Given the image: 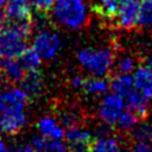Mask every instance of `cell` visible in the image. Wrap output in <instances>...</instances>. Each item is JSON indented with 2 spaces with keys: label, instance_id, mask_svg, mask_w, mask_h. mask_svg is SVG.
I'll return each mask as SVG.
<instances>
[{
  "label": "cell",
  "instance_id": "6da1fadb",
  "mask_svg": "<svg viewBox=\"0 0 152 152\" xmlns=\"http://www.w3.org/2000/svg\"><path fill=\"white\" fill-rule=\"evenodd\" d=\"M55 15L61 24L71 28L83 27L88 23L87 7L83 0H57Z\"/></svg>",
  "mask_w": 152,
  "mask_h": 152
},
{
  "label": "cell",
  "instance_id": "7a4b0ae2",
  "mask_svg": "<svg viewBox=\"0 0 152 152\" xmlns=\"http://www.w3.org/2000/svg\"><path fill=\"white\" fill-rule=\"evenodd\" d=\"M78 61L95 76H103L108 74L113 64L114 56L112 51L107 49L96 50L93 48H86L78 52Z\"/></svg>",
  "mask_w": 152,
  "mask_h": 152
},
{
  "label": "cell",
  "instance_id": "3957f363",
  "mask_svg": "<svg viewBox=\"0 0 152 152\" xmlns=\"http://www.w3.org/2000/svg\"><path fill=\"white\" fill-rule=\"evenodd\" d=\"M26 39L10 28H4L0 33V57L18 58L26 50Z\"/></svg>",
  "mask_w": 152,
  "mask_h": 152
},
{
  "label": "cell",
  "instance_id": "277c9868",
  "mask_svg": "<svg viewBox=\"0 0 152 152\" xmlns=\"http://www.w3.org/2000/svg\"><path fill=\"white\" fill-rule=\"evenodd\" d=\"M141 0H124L120 2L115 15L116 25L122 28H132L138 25V14Z\"/></svg>",
  "mask_w": 152,
  "mask_h": 152
},
{
  "label": "cell",
  "instance_id": "5b68a950",
  "mask_svg": "<svg viewBox=\"0 0 152 152\" xmlns=\"http://www.w3.org/2000/svg\"><path fill=\"white\" fill-rule=\"evenodd\" d=\"M27 96L21 89L8 88L0 93V112L13 113L21 112L26 106Z\"/></svg>",
  "mask_w": 152,
  "mask_h": 152
},
{
  "label": "cell",
  "instance_id": "8992f818",
  "mask_svg": "<svg viewBox=\"0 0 152 152\" xmlns=\"http://www.w3.org/2000/svg\"><path fill=\"white\" fill-rule=\"evenodd\" d=\"M61 46L59 37L52 32H40L34 39V49L44 59H51Z\"/></svg>",
  "mask_w": 152,
  "mask_h": 152
},
{
  "label": "cell",
  "instance_id": "52a82bcc",
  "mask_svg": "<svg viewBox=\"0 0 152 152\" xmlns=\"http://www.w3.org/2000/svg\"><path fill=\"white\" fill-rule=\"evenodd\" d=\"M122 110H124L122 97H120L116 94H113V95H108L103 99V101L101 102L99 113H100L101 119L104 122H107L109 125H114V124H116Z\"/></svg>",
  "mask_w": 152,
  "mask_h": 152
},
{
  "label": "cell",
  "instance_id": "ba28073f",
  "mask_svg": "<svg viewBox=\"0 0 152 152\" xmlns=\"http://www.w3.org/2000/svg\"><path fill=\"white\" fill-rule=\"evenodd\" d=\"M20 84H21V90L27 96V100L34 101L43 93L44 80L42 74L38 70L26 71L24 78L20 81Z\"/></svg>",
  "mask_w": 152,
  "mask_h": 152
},
{
  "label": "cell",
  "instance_id": "9c48e42d",
  "mask_svg": "<svg viewBox=\"0 0 152 152\" xmlns=\"http://www.w3.org/2000/svg\"><path fill=\"white\" fill-rule=\"evenodd\" d=\"M148 97H146L138 89H132L126 96V109L131 110L139 121L146 120L148 115Z\"/></svg>",
  "mask_w": 152,
  "mask_h": 152
},
{
  "label": "cell",
  "instance_id": "30bf717a",
  "mask_svg": "<svg viewBox=\"0 0 152 152\" xmlns=\"http://www.w3.org/2000/svg\"><path fill=\"white\" fill-rule=\"evenodd\" d=\"M56 115L58 120L61 121V124L65 126L66 128L68 127H81L83 125V113L77 106L72 103L65 104L58 108L56 110Z\"/></svg>",
  "mask_w": 152,
  "mask_h": 152
},
{
  "label": "cell",
  "instance_id": "8fae6325",
  "mask_svg": "<svg viewBox=\"0 0 152 152\" xmlns=\"http://www.w3.org/2000/svg\"><path fill=\"white\" fill-rule=\"evenodd\" d=\"M0 69L5 75L6 80L8 81V83L20 82L26 74V70L24 69L23 64L17 58L0 57Z\"/></svg>",
  "mask_w": 152,
  "mask_h": 152
},
{
  "label": "cell",
  "instance_id": "7c38bea8",
  "mask_svg": "<svg viewBox=\"0 0 152 152\" xmlns=\"http://www.w3.org/2000/svg\"><path fill=\"white\" fill-rule=\"evenodd\" d=\"M5 19H21L31 17L30 0H8L4 10Z\"/></svg>",
  "mask_w": 152,
  "mask_h": 152
},
{
  "label": "cell",
  "instance_id": "4fadbf2b",
  "mask_svg": "<svg viewBox=\"0 0 152 152\" xmlns=\"http://www.w3.org/2000/svg\"><path fill=\"white\" fill-rule=\"evenodd\" d=\"M133 86L146 97L152 99V71L147 66H139L133 76Z\"/></svg>",
  "mask_w": 152,
  "mask_h": 152
},
{
  "label": "cell",
  "instance_id": "5bb4252c",
  "mask_svg": "<svg viewBox=\"0 0 152 152\" xmlns=\"http://www.w3.org/2000/svg\"><path fill=\"white\" fill-rule=\"evenodd\" d=\"M1 125L2 131H5L8 134H15L18 133L26 124V118L21 112H13V113H2Z\"/></svg>",
  "mask_w": 152,
  "mask_h": 152
},
{
  "label": "cell",
  "instance_id": "9a60e30c",
  "mask_svg": "<svg viewBox=\"0 0 152 152\" xmlns=\"http://www.w3.org/2000/svg\"><path fill=\"white\" fill-rule=\"evenodd\" d=\"M133 78L131 77L129 74H121V75H115L112 77L109 81V88L110 90L119 95L120 97H126L129 91L133 89Z\"/></svg>",
  "mask_w": 152,
  "mask_h": 152
},
{
  "label": "cell",
  "instance_id": "2e32d148",
  "mask_svg": "<svg viewBox=\"0 0 152 152\" xmlns=\"http://www.w3.org/2000/svg\"><path fill=\"white\" fill-rule=\"evenodd\" d=\"M38 129L42 132L43 135H45L49 139L52 140H61L64 138V131L56 124L53 119L50 118H43L39 120L37 125Z\"/></svg>",
  "mask_w": 152,
  "mask_h": 152
},
{
  "label": "cell",
  "instance_id": "e0dca14e",
  "mask_svg": "<svg viewBox=\"0 0 152 152\" xmlns=\"http://www.w3.org/2000/svg\"><path fill=\"white\" fill-rule=\"evenodd\" d=\"M120 2V0H99V2L94 5L93 11L101 18L115 19Z\"/></svg>",
  "mask_w": 152,
  "mask_h": 152
},
{
  "label": "cell",
  "instance_id": "ac0fdd59",
  "mask_svg": "<svg viewBox=\"0 0 152 152\" xmlns=\"http://www.w3.org/2000/svg\"><path fill=\"white\" fill-rule=\"evenodd\" d=\"M132 138L138 142L144 144H152V125L145 120L137 124L131 129Z\"/></svg>",
  "mask_w": 152,
  "mask_h": 152
},
{
  "label": "cell",
  "instance_id": "d6986e66",
  "mask_svg": "<svg viewBox=\"0 0 152 152\" xmlns=\"http://www.w3.org/2000/svg\"><path fill=\"white\" fill-rule=\"evenodd\" d=\"M90 152H121V148L114 138L99 137L93 140Z\"/></svg>",
  "mask_w": 152,
  "mask_h": 152
},
{
  "label": "cell",
  "instance_id": "ffe728a7",
  "mask_svg": "<svg viewBox=\"0 0 152 152\" xmlns=\"http://www.w3.org/2000/svg\"><path fill=\"white\" fill-rule=\"evenodd\" d=\"M26 71L38 70L40 65V56L34 48H26V50L18 57Z\"/></svg>",
  "mask_w": 152,
  "mask_h": 152
},
{
  "label": "cell",
  "instance_id": "44dd1931",
  "mask_svg": "<svg viewBox=\"0 0 152 152\" xmlns=\"http://www.w3.org/2000/svg\"><path fill=\"white\" fill-rule=\"evenodd\" d=\"M109 87V83L104 78H97V77H84L82 89L84 93L88 94H102L104 93Z\"/></svg>",
  "mask_w": 152,
  "mask_h": 152
},
{
  "label": "cell",
  "instance_id": "7402d4cb",
  "mask_svg": "<svg viewBox=\"0 0 152 152\" xmlns=\"http://www.w3.org/2000/svg\"><path fill=\"white\" fill-rule=\"evenodd\" d=\"M138 25L140 27L152 25V0H141L138 14Z\"/></svg>",
  "mask_w": 152,
  "mask_h": 152
},
{
  "label": "cell",
  "instance_id": "603a6c76",
  "mask_svg": "<svg viewBox=\"0 0 152 152\" xmlns=\"http://www.w3.org/2000/svg\"><path fill=\"white\" fill-rule=\"evenodd\" d=\"M64 138L68 142L72 141H83V140H93L91 134L83 129L82 127H68L64 132Z\"/></svg>",
  "mask_w": 152,
  "mask_h": 152
},
{
  "label": "cell",
  "instance_id": "cb8c5ba5",
  "mask_svg": "<svg viewBox=\"0 0 152 152\" xmlns=\"http://www.w3.org/2000/svg\"><path fill=\"white\" fill-rule=\"evenodd\" d=\"M139 121V119L128 109L122 110V113L120 114L119 119H118V126L121 131L124 132H129Z\"/></svg>",
  "mask_w": 152,
  "mask_h": 152
},
{
  "label": "cell",
  "instance_id": "d4e9b609",
  "mask_svg": "<svg viewBox=\"0 0 152 152\" xmlns=\"http://www.w3.org/2000/svg\"><path fill=\"white\" fill-rule=\"evenodd\" d=\"M93 140H83V141H72L68 142V152H90Z\"/></svg>",
  "mask_w": 152,
  "mask_h": 152
},
{
  "label": "cell",
  "instance_id": "484cf974",
  "mask_svg": "<svg viewBox=\"0 0 152 152\" xmlns=\"http://www.w3.org/2000/svg\"><path fill=\"white\" fill-rule=\"evenodd\" d=\"M31 5L39 13H48L55 4V0H30Z\"/></svg>",
  "mask_w": 152,
  "mask_h": 152
},
{
  "label": "cell",
  "instance_id": "4316f807",
  "mask_svg": "<svg viewBox=\"0 0 152 152\" xmlns=\"http://www.w3.org/2000/svg\"><path fill=\"white\" fill-rule=\"evenodd\" d=\"M49 139L45 135H34L31 141V146L33 147L34 152H44L48 147Z\"/></svg>",
  "mask_w": 152,
  "mask_h": 152
},
{
  "label": "cell",
  "instance_id": "83f0119b",
  "mask_svg": "<svg viewBox=\"0 0 152 152\" xmlns=\"http://www.w3.org/2000/svg\"><path fill=\"white\" fill-rule=\"evenodd\" d=\"M134 65H135V63H134L133 58L129 57V56H127V57H124V58L119 62V64H118V70H119L121 74H129V72L134 69Z\"/></svg>",
  "mask_w": 152,
  "mask_h": 152
},
{
  "label": "cell",
  "instance_id": "f1b7e54d",
  "mask_svg": "<svg viewBox=\"0 0 152 152\" xmlns=\"http://www.w3.org/2000/svg\"><path fill=\"white\" fill-rule=\"evenodd\" d=\"M44 152H68V148L59 140H52V141H49L48 147Z\"/></svg>",
  "mask_w": 152,
  "mask_h": 152
},
{
  "label": "cell",
  "instance_id": "f546056e",
  "mask_svg": "<svg viewBox=\"0 0 152 152\" xmlns=\"http://www.w3.org/2000/svg\"><path fill=\"white\" fill-rule=\"evenodd\" d=\"M129 152H152V147H151L148 144L138 142Z\"/></svg>",
  "mask_w": 152,
  "mask_h": 152
},
{
  "label": "cell",
  "instance_id": "4dcf8cb0",
  "mask_svg": "<svg viewBox=\"0 0 152 152\" xmlns=\"http://www.w3.org/2000/svg\"><path fill=\"white\" fill-rule=\"evenodd\" d=\"M83 81H84V77L77 75V76L72 77V80H71V86H72L74 88H82Z\"/></svg>",
  "mask_w": 152,
  "mask_h": 152
},
{
  "label": "cell",
  "instance_id": "1f68e13d",
  "mask_svg": "<svg viewBox=\"0 0 152 152\" xmlns=\"http://www.w3.org/2000/svg\"><path fill=\"white\" fill-rule=\"evenodd\" d=\"M146 66L152 71V56H150V57L147 58V61H146Z\"/></svg>",
  "mask_w": 152,
  "mask_h": 152
},
{
  "label": "cell",
  "instance_id": "d6a6232c",
  "mask_svg": "<svg viewBox=\"0 0 152 152\" xmlns=\"http://www.w3.org/2000/svg\"><path fill=\"white\" fill-rule=\"evenodd\" d=\"M2 27H4V13L0 10V33L2 31Z\"/></svg>",
  "mask_w": 152,
  "mask_h": 152
},
{
  "label": "cell",
  "instance_id": "836d02e7",
  "mask_svg": "<svg viewBox=\"0 0 152 152\" xmlns=\"http://www.w3.org/2000/svg\"><path fill=\"white\" fill-rule=\"evenodd\" d=\"M0 152H7V148H6V146L1 139H0Z\"/></svg>",
  "mask_w": 152,
  "mask_h": 152
},
{
  "label": "cell",
  "instance_id": "e575fe53",
  "mask_svg": "<svg viewBox=\"0 0 152 152\" xmlns=\"http://www.w3.org/2000/svg\"><path fill=\"white\" fill-rule=\"evenodd\" d=\"M2 132V125H1V119H0V133Z\"/></svg>",
  "mask_w": 152,
  "mask_h": 152
},
{
  "label": "cell",
  "instance_id": "d590c367",
  "mask_svg": "<svg viewBox=\"0 0 152 152\" xmlns=\"http://www.w3.org/2000/svg\"><path fill=\"white\" fill-rule=\"evenodd\" d=\"M120 1H124V0H120Z\"/></svg>",
  "mask_w": 152,
  "mask_h": 152
}]
</instances>
